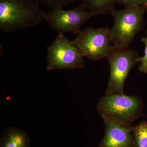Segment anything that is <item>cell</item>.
<instances>
[{
	"label": "cell",
	"mask_w": 147,
	"mask_h": 147,
	"mask_svg": "<svg viewBox=\"0 0 147 147\" xmlns=\"http://www.w3.org/2000/svg\"><path fill=\"white\" fill-rule=\"evenodd\" d=\"M37 0H0V30L6 34L38 26L44 11Z\"/></svg>",
	"instance_id": "6da1fadb"
},
{
	"label": "cell",
	"mask_w": 147,
	"mask_h": 147,
	"mask_svg": "<svg viewBox=\"0 0 147 147\" xmlns=\"http://www.w3.org/2000/svg\"><path fill=\"white\" fill-rule=\"evenodd\" d=\"M146 36L141 39L145 45L144 54L143 57L140 58L138 69L142 73L147 74V30L146 31Z\"/></svg>",
	"instance_id": "4fadbf2b"
},
{
	"label": "cell",
	"mask_w": 147,
	"mask_h": 147,
	"mask_svg": "<svg viewBox=\"0 0 147 147\" xmlns=\"http://www.w3.org/2000/svg\"><path fill=\"white\" fill-rule=\"evenodd\" d=\"M143 105L139 96L123 94H106L98 102L96 109L103 121L131 127L142 115Z\"/></svg>",
	"instance_id": "7a4b0ae2"
},
{
	"label": "cell",
	"mask_w": 147,
	"mask_h": 147,
	"mask_svg": "<svg viewBox=\"0 0 147 147\" xmlns=\"http://www.w3.org/2000/svg\"><path fill=\"white\" fill-rule=\"evenodd\" d=\"M40 5H42L52 9H62L69 4L75 3L77 0H37Z\"/></svg>",
	"instance_id": "7c38bea8"
},
{
	"label": "cell",
	"mask_w": 147,
	"mask_h": 147,
	"mask_svg": "<svg viewBox=\"0 0 147 147\" xmlns=\"http://www.w3.org/2000/svg\"><path fill=\"white\" fill-rule=\"evenodd\" d=\"M136 147H147V121H143L132 128Z\"/></svg>",
	"instance_id": "8fae6325"
},
{
	"label": "cell",
	"mask_w": 147,
	"mask_h": 147,
	"mask_svg": "<svg viewBox=\"0 0 147 147\" xmlns=\"http://www.w3.org/2000/svg\"><path fill=\"white\" fill-rule=\"evenodd\" d=\"M104 121L105 135L98 147H136L132 128Z\"/></svg>",
	"instance_id": "ba28073f"
},
{
	"label": "cell",
	"mask_w": 147,
	"mask_h": 147,
	"mask_svg": "<svg viewBox=\"0 0 147 147\" xmlns=\"http://www.w3.org/2000/svg\"><path fill=\"white\" fill-rule=\"evenodd\" d=\"M147 5H141L114 10L111 13L114 24L110 28L113 46L127 48L137 34L144 28Z\"/></svg>",
	"instance_id": "3957f363"
},
{
	"label": "cell",
	"mask_w": 147,
	"mask_h": 147,
	"mask_svg": "<svg viewBox=\"0 0 147 147\" xmlns=\"http://www.w3.org/2000/svg\"><path fill=\"white\" fill-rule=\"evenodd\" d=\"M120 0H117V3L119 2V1Z\"/></svg>",
	"instance_id": "9a60e30c"
},
{
	"label": "cell",
	"mask_w": 147,
	"mask_h": 147,
	"mask_svg": "<svg viewBox=\"0 0 147 147\" xmlns=\"http://www.w3.org/2000/svg\"><path fill=\"white\" fill-rule=\"evenodd\" d=\"M118 3L125 7L141 5H147V0H120Z\"/></svg>",
	"instance_id": "5bb4252c"
},
{
	"label": "cell",
	"mask_w": 147,
	"mask_h": 147,
	"mask_svg": "<svg viewBox=\"0 0 147 147\" xmlns=\"http://www.w3.org/2000/svg\"><path fill=\"white\" fill-rule=\"evenodd\" d=\"M137 51L113 46L107 58L110 67V76L105 94H123L124 86L129 74L139 63Z\"/></svg>",
	"instance_id": "277c9868"
},
{
	"label": "cell",
	"mask_w": 147,
	"mask_h": 147,
	"mask_svg": "<svg viewBox=\"0 0 147 147\" xmlns=\"http://www.w3.org/2000/svg\"><path fill=\"white\" fill-rule=\"evenodd\" d=\"M92 16L85 6L80 3L77 7L70 10L54 8L44 12V20L52 29L58 33L71 32L77 34L81 30L82 25Z\"/></svg>",
	"instance_id": "52a82bcc"
},
{
	"label": "cell",
	"mask_w": 147,
	"mask_h": 147,
	"mask_svg": "<svg viewBox=\"0 0 147 147\" xmlns=\"http://www.w3.org/2000/svg\"><path fill=\"white\" fill-rule=\"evenodd\" d=\"M73 41L83 56L92 61L107 57L113 46L110 29L108 27L99 28L88 27L81 30Z\"/></svg>",
	"instance_id": "8992f818"
},
{
	"label": "cell",
	"mask_w": 147,
	"mask_h": 147,
	"mask_svg": "<svg viewBox=\"0 0 147 147\" xmlns=\"http://www.w3.org/2000/svg\"><path fill=\"white\" fill-rule=\"evenodd\" d=\"M30 139L25 131L16 127H11L4 132L1 147H29Z\"/></svg>",
	"instance_id": "9c48e42d"
},
{
	"label": "cell",
	"mask_w": 147,
	"mask_h": 147,
	"mask_svg": "<svg viewBox=\"0 0 147 147\" xmlns=\"http://www.w3.org/2000/svg\"><path fill=\"white\" fill-rule=\"evenodd\" d=\"M117 0H81L82 3L92 16L111 13Z\"/></svg>",
	"instance_id": "30bf717a"
},
{
	"label": "cell",
	"mask_w": 147,
	"mask_h": 147,
	"mask_svg": "<svg viewBox=\"0 0 147 147\" xmlns=\"http://www.w3.org/2000/svg\"><path fill=\"white\" fill-rule=\"evenodd\" d=\"M47 70H65L82 69L84 57L73 41L65 34L58 33L53 43L47 48Z\"/></svg>",
	"instance_id": "5b68a950"
}]
</instances>
